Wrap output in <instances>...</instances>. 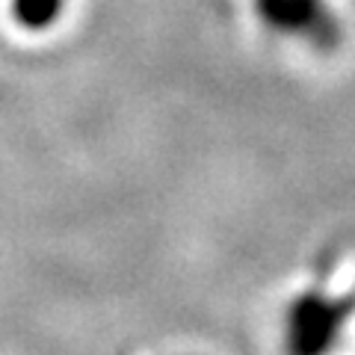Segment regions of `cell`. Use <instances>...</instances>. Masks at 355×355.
<instances>
[{"label":"cell","instance_id":"obj_1","mask_svg":"<svg viewBox=\"0 0 355 355\" xmlns=\"http://www.w3.org/2000/svg\"><path fill=\"white\" fill-rule=\"evenodd\" d=\"M355 314V293L329 296L308 291L287 314V355H329L338 347L343 326Z\"/></svg>","mask_w":355,"mask_h":355},{"label":"cell","instance_id":"obj_2","mask_svg":"<svg viewBox=\"0 0 355 355\" xmlns=\"http://www.w3.org/2000/svg\"><path fill=\"white\" fill-rule=\"evenodd\" d=\"M254 12L270 30L308 39L320 51H335L343 36L326 0H254Z\"/></svg>","mask_w":355,"mask_h":355},{"label":"cell","instance_id":"obj_3","mask_svg":"<svg viewBox=\"0 0 355 355\" xmlns=\"http://www.w3.org/2000/svg\"><path fill=\"white\" fill-rule=\"evenodd\" d=\"M65 0H12V15L21 27L44 30L60 18Z\"/></svg>","mask_w":355,"mask_h":355}]
</instances>
